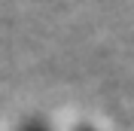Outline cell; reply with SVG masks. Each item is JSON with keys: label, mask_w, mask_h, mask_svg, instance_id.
I'll list each match as a JSON object with an SVG mask.
<instances>
[{"label": "cell", "mask_w": 134, "mask_h": 131, "mask_svg": "<svg viewBox=\"0 0 134 131\" xmlns=\"http://www.w3.org/2000/svg\"><path fill=\"white\" fill-rule=\"evenodd\" d=\"M79 131H92V128H79Z\"/></svg>", "instance_id": "6da1fadb"}]
</instances>
